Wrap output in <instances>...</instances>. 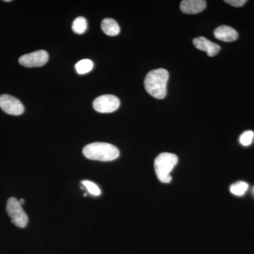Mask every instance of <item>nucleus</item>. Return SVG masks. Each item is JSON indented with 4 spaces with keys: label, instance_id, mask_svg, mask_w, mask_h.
Masks as SVG:
<instances>
[{
    "label": "nucleus",
    "instance_id": "obj_12",
    "mask_svg": "<svg viewBox=\"0 0 254 254\" xmlns=\"http://www.w3.org/2000/svg\"><path fill=\"white\" fill-rule=\"evenodd\" d=\"M88 23L86 18L79 16L73 21L72 30L76 34H83L86 31Z\"/></svg>",
    "mask_w": 254,
    "mask_h": 254
},
{
    "label": "nucleus",
    "instance_id": "obj_11",
    "mask_svg": "<svg viewBox=\"0 0 254 254\" xmlns=\"http://www.w3.org/2000/svg\"><path fill=\"white\" fill-rule=\"evenodd\" d=\"M101 28L105 34L109 36H118L120 32V26L113 18H105L101 23Z\"/></svg>",
    "mask_w": 254,
    "mask_h": 254
},
{
    "label": "nucleus",
    "instance_id": "obj_9",
    "mask_svg": "<svg viewBox=\"0 0 254 254\" xmlns=\"http://www.w3.org/2000/svg\"><path fill=\"white\" fill-rule=\"evenodd\" d=\"M206 7L204 0H184L180 4L182 12L187 14H195L202 12Z\"/></svg>",
    "mask_w": 254,
    "mask_h": 254
},
{
    "label": "nucleus",
    "instance_id": "obj_7",
    "mask_svg": "<svg viewBox=\"0 0 254 254\" xmlns=\"http://www.w3.org/2000/svg\"><path fill=\"white\" fill-rule=\"evenodd\" d=\"M0 108L4 113L14 116L22 115L24 112L22 103L17 98L7 94L0 95Z\"/></svg>",
    "mask_w": 254,
    "mask_h": 254
},
{
    "label": "nucleus",
    "instance_id": "obj_3",
    "mask_svg": "<svg viewBox=\"0 0 254 254\" xmlns=\"http://www.w3.org/2000/svg\"><path fill=\"white\" fill-rule=\"evenodd\" d=\"M178 163V158L170 153H160L155 158L154 167L158 180L163 183H170L172 180L170 175L173 169Z\"/></svg>",
    "mask_w": 254,
    "mask_h": 254
},
{
    "label": "nucleus",
    "instance_id": "obj_16",
    "mask_svg": "<svg viewBox=\"0 0 254 254\" xmlns=\"http://www.w3.org/2000/svg\"><path fill=\"white\" fill-rule=\"evenodd\" d=\"M254 132L252 131H247L244 132L240 137L241 144L244 146H248L252 144L254 141Z\"/></svg>",
    "mask_w": 254,
    "mask_h": 254
},
{
    "label": "nucleus",
    "instance_id": "obj_18",
    "mask_svg": "<svg viewBox=\"0 0 254 254\" xmlns=\"http://www.w3.org/2000/svg\"><path fill=\"white\" fill-rule=\"evenodd\" d=\"M19 203H21V205L24 204V203H25L24 199H20Z\"/></svg>",
    "mask_w": 254,
    "mask_h": 254
},
{
    "label": "nucleus",
    "instance_id": "obj_5",
    "mask_svg": "<svg viewBox=\"0 0 254 254\" xmlns=\"http://www.w3.org/2000/svg\"><path fill=\"white\" fill-rule=\"evenodd\" d=\"M120 101L113 95H103L95 98L93 107L95 111L100 113H111L120 108Z\"/></svg>",
    "mask_w": 254,
    "mask_h": 254
},
{
    "label": "nucleus",
    "instance_id": "obj_15",
    "mask_svg": "<svg viewBox=\"0 0 254 254\" xmlns=\"http://www.w3.org/2000/svg\"><path fill=\"white\" fill-rule=\"evenodd\" d=\"M82 185L86 189L88 193L93 195H99L101 193L99 187L96 184L93 183V182L88 181V180H83L81 182Z\"/></svg>",
    "mask_w": 254,
    "mask_h": 254
},
{
    "label": "nucleus",
    "instance_id": "obj_2",
    "mask_svg": "<svg viewBox=\"0 0 254 254\" xmlns=\"http://www.w3.org/2000/svg\"><path fill=\"white\" fill-rule=\"evenodd\" d=\"M83 153L86 158L98 161H113L120 156V151L115 145L110 143L95 142L86 145Z\"/></svg>",
    "mask_w": 254,
    "mask_h": 254
},
{
    "label": "nucleus",
    "instance_id": "obj_10",
    "mask_svg": "<svg viewBox=\"0 0 254 254\" xmlns=\"http://www.w3.org/2000/svg\"><path fill=\"white\" fill-rule=\"evenodd\" d=\"M214 36L220 41L230 43V42L236 41L238 38L239 34L236 30L234 29L233 28L223 25L215 28L214 31Z\"/></svg>",
    "mask_w": 254,
    "mask_h": 254
},
{
    "label": "nucleus",
    "instance_id": "obj_6",
    "mask_svg": "<svg viewBox=\"0 0 254 254\" xmlns=\"http://www.w3.org/2000/svg\"><path fill=\"white\" fill-rule=\"evenodd\" d=\"M48 60V53L42 50L23 55L18 60V63L26 67H39L46 64Z\"/></svg>",
    "mask_w": 254,
    "mask_h": 254
},
{
    "label": "nucleus",
    "instance_id": "obj_17",
    "mask_svg": "<svg viewBox=\"0 0 254 254\" xmlns=\"http://www.w3.org/2000/svg\"><path fill=\"white\" fill-rule=\"evenodd\" d=\"M247 1V0H225V2L235 7H240L245 5Z\"/></svg>",
    "mask_w": 254,
    "mask_h": 254
},
{
    "label": "nucleus",
    "instance_id": "obj_14",
    "mask_svg": "<svg viewBox=\"0 0 254 254\" xmlns=\"http://www.w3.org/2000/svg\"><path fill=\"white\" fill-rule=\"evenodd\" d=\"M248 184L245 182H239L234 184L230 187V192L232 194L235 195H242L245 194L246 191L248 190Z\"/></svg>",
    "mask_w": 254,
    "mask_h": 254
},
{
    "label": "nucleus",
    "instance_id": "obj_4",
    "mask_svg": "<svg viewBox=\"0 0 254 254\" xmlns=\"http://www.w3.org/2000/svg\"><path fill=\"white\" fill-rule=\"evenodd\" d=\"M6 208L8 215L11 218V222L16 226L23 228L27 225L28 215L23 210L19 200L14 197H11L7 200Z\"/></svg>",
    "mask_w": 254,
    "mask_h": 254
},
{
    "label": "nucleus",
    "instance_id": "obj_1",
    "mask_svg": "<svg viewBox=\"0 0 254 254\" xmlns=\"http://www.w3.org/2000/svg\"><path fill=\"white\" fill-rule=\"evenodd\" d=\"M168 79L169 73L166 69L158 68L152 70L145 76V90L153 98L156 99H164L167 95V84Z\"/></svg>",
    "mask_w": 254,
    "mask_h": 254
},
{
    "label": "nucleus",
    "instance_id": "obj_8",
    "mask_svg": "<svg viewBox=\"0 0 254 254\" xmlns=\"http://www.w3.org/2000/svg\"><path fill=\"white\" fill-rule=\"evenodd\" d=\"M193 43L197 49L206 52L209 57L215 56L221 49L219 45L209 41L205 37L200 36L194 38Z\"/></svg>",
    "mask_w": 254,
    "mask_h": 254
},
{
    "label": "nucleus",
    "instance_id": "obj_13",
    "mask_svg": "<svg viewBox=\"0 0 254 254\" xmlns=\"http://www.w3.org/2000/svg\"><path fill=\"white\" fill-rule=\"evenodd\" d=\"M75 67H76V71L79 74H85V73L90 72L93 69V63L90 60H82L76 63Z\"/></svg>",
    "mask_w": 254,
    "mask_h": 254
}]
</instances>
